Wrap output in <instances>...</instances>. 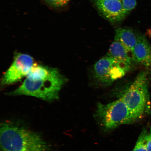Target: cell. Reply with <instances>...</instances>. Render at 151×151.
Listing matches in <instances>:
<instances>
[{"label":"cell","instance_id":"9c48e42d","mask_svg":"<svg viewBox=\"0 0 151 151\" xmlns=\"http://www.w3.org/2000/svg\"><path fill=\"white\" fill-rule=\"evenodd\" d=\"M106 55L131 65L134 62L132 53L128 51L121 43L115 40L109 47Z\"/></svg>","mask_w":151,"mask_h":151},{"label":"cell","instance_id":"5bb4252c","mask_svg":"<svg viewBox=\"0 0 151 151\" xmlns=\"http://www.w3.org/2000/svg\"><path fill=\"white\" fill-rule=\"evenodd\" d=\"M147 151H151V130L147 132Z\"/></svg>","mask_w":151,"mask_h":151},{"label":"cell","instance_id":"7a4b0ae2","mask_svg":"<svg viewBox=\"0 0 151 151\" xmlns=\"http://www.w3.org/2000/svg\"><path fill=\"white\" fill-rule=\"evenodd\" d=\"M0 141L2 151H50L40 135L11 122L1 124Z\"/></svg>","mask_w":151,"mask_h":151},{"label":"cell","instance_id":"4fadbf2b","mask_svg":"<svg viewBox=\"0 0 151 151\" xmlns=\"http://www.w3.org/2000/svg\"><path fill=\"white\" fill-rule=\"evenodd\" d=\"M45 3L54 8H62L67 5L70 0H44Z\"/></svg>","mask_w":151,"mask_h":151},{"label":"cell","instance_id":"ba28073f","mask_svg":"<svg viewBox=\"0 0 151 151\" xmlns=\"http://www.w3.org/2000/svg\"><path fill=\"white\" fill-rule=\"evenodd\" d=\"M134 62L146 66H151V46L144 36L137 35V40L132 52Z\"/></svg>","mask_w":151,"mask_h":151},{"label":"cell","instance_id":"30bf717a","mask_svg":"<svg viewBox=\"0 0 151 151\" xmlns=\"http://www.w3.org/2000/svg\"><path fill=\"white\" fill-rule=\"evenodd\" d=\"M114 40L119 41L132 53L136 44L137 35L129 28H119L116 30Z\"/></svg>","mask_w":151,"mask_h":151},{"label":"cell","instance_id":"8992f818","mask_svg":"<svg viewBox=\"0 0 151 151\" xmlns=\"http://www.w3.org/2000/svg\"><path fill=\"white\" fill-rule=\"evenodd\" d=\"M35 65L33 58L31 56L17 53L12 63L3 75L1 85L8 86L27 77Z\"/></svg>","mask_w":151,"mask_h":151},{"label":"cell","instance_id":"5b68a950","mask_svg":"<svg viewBox=\"0 0 151 151\" xmlns=\"http://www.w3.org/2000/svg\"><path fill=\"white\" fill-rule=\"evenodd\" d=\"M131 67V65L106 55L94 64L93 76L96 80L101 83L109 85L122 78Z\"/></svg>","mask_w":151,"mask_h":151},{"label":"cell","instance_id":"3957f363","mask_svg":"<svg viewBox=\"0 0 151 151\" xmlns=\"http://www.w3.org/2000/svg\"><path fill=\"white\" fill-rule=\"evenodd\" d=\"M148 83L146 72L139 73L120 97L137 120L148 109L150 101Z\"/></svg>","mask_w":151,"mask_h":151},{"label":"cell","instance_id":"52a82bcc","mask_svg":"<svg viewBox=\"0 0 151 151\" xmlns=\"http://www.w3.org/2000/svg\"><path fill=\"white\" fill-rule=\"evenodd\" d=\"M96 6L105 17L112 22H119L126 16L122 0H94Z\"/></svg>","mask_w":151,"mask_h":151},{"label":"cell","instance_id":"8fae6325","mask_svg":"<svg viewBox=\"0 0 151 151\" xmlns=\"http://www.w3.org/2000/svg\"><path fill=\"white\" fill-rule=\"evenodd\" d=\"M147 133L146 130L142 132L133 151H147Z\"/></svg>","mask_w":151,"mask_h":151},{"label":"cell","instance_id":"6da1fadb","mask_svg":"<svg viewBox=\"0 0 151 151\" xmlns=\"http://www.w3.org/2000/svg\"><path fill=\"white\" fill-rule=\"evenodd\" d=\"M66 78L55 68L35 65L21 86L11 95L33 96L45 101L57 99Z\"/></svg>","mask_w":151,"mask_h":151},{"label":"cell","instance_id":"7c38bea8","mask_svg":"<svg viewBox=\"0 0 151 151\" xmlns=\"http://www.w3.org/2000/svg\"><path fill=\"white\" fill-rule=\"evenodd\" d=\"M123 9L126 16L135 8L136 0H122Z\"/></svg>","mask_w":151,"mask_h":151},{"label":"cell","instance_id":"277c9868","mask_svg":"<svg viewBox=\"0 0 151 151\" xmlns=\"http://www.w3.org/2000/svg\"><path fill=\"white\" fill-rule=\"evenodd\" d=\"M95 117L106 130L114 129L120 125L137 121L121 98L107 104H98Z\"/></svg>","mask_w":151,"mask_h":151}]
</instances>
